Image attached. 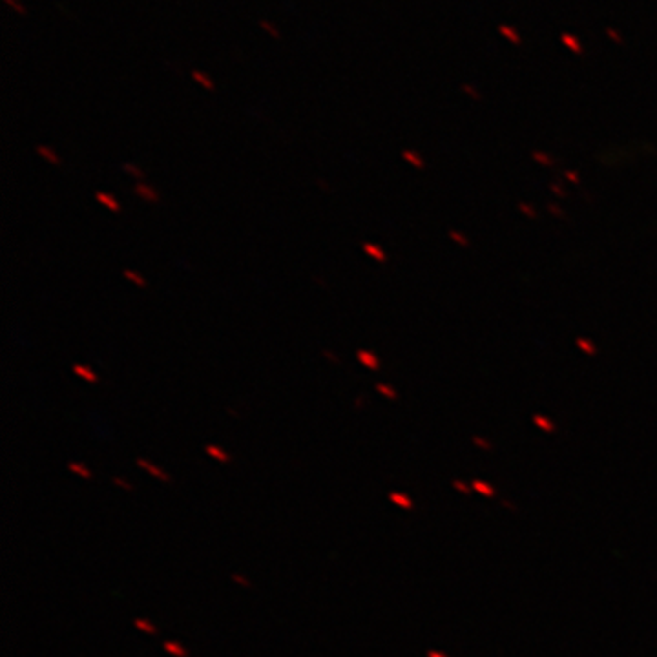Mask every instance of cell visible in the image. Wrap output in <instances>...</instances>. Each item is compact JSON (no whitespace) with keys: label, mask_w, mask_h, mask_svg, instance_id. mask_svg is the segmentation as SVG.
Masks as SVG:
<instances>
[{"label":"cell","mask_w":657,"mask_h":657,"mask_svg":"<svg viewBox=\"0 0 657 657\" xmlns=\"http://www.w3.org/2000/svg\"><path fill=\"white\" fill-rule=\"evenodd\" d=\"M259 27H261V29H265V33H269L272 39H279V37H281V35H279V31L276 29V26H274V24H271L269 20H259Z\"/></svg>","instance_id":"cell-15"},{"label":"cell","mask_w":657,"mask_h":657,"mask_svg":"<svg viewBox=\"0 0 657 657\" xmlns=\"http://www.w3.org/2000/svg\"><path fill=\"white\" fill-rule=\"evenodd\" d=\"M164 646V650L168 652V654H172V656H175V657H187V650L181 646L179 643H175V641H166V643L163 644Z\"/></svg>","instance_id":"cell-12"},{"label":"cell","mask_w":657,"mask_h":657,"mask_svg":"<svg viewBox=\"0 0 657 657\" xmlns=\"http://www.w3.org/2000/svg\"><path fill=\"white\" fill-rule=\"evenodd\" d=\"M205 451H206V455L208 457H212V458H216L218 462H228L230 460V457H228V453L223 449V447H219V445H214V444H208L205 447Z\"/></svg>","instance_id":"cell-6"},{"label":"cell","mask_w":657,"mask_h":657,"mask_svg":"<svg viewBox=\"0 0 657 657\" xmlns=\"http://www.w3.org/2000/svg\"><path fill=\"white\" fill-rule=\"evenodd\" d=\"M95 199L99 205H103L104 208H108V210H111V212H121V205H119V201H117L111 193L99 190V192H95Z\"/></svg>","instance_id":"cell-3"},{"label":"cell","mask_w":657,"mask_h":657,"mask_svg":"<svg viewBox=\"0 0 657 657\" xmlns=\"http://www.w3.org/2000/svg\"><path fill=\"white\" fill-rule=\"evenodd\" d=\"M358 360H360L361 363L365 365V367L378 369V360H376L373 353H369V351H363V349H360V351H358Z\"/></svg>","instance_id":"cell-9"},{"label":"cell","mask_w":657,"mask_h":657,"mask_svg":"<svg viewBox=\"0 0 657 657\" xmlns=\"http://www.w3.org/2000/svg\"><path fill=\"white\" fill-rule=\"evenodd\" d=\"M606 33H608V37H610V39H615L619 44H621V37L617 35V31H613L612 27H608V29H606Z\"/></svg>","instance_id":"cell-22"},{"label":"cell","mask_w":657,"mask_h":657,"mask_svg":"<svg viewBox=\"0 0 657 657\" xmlns=\"http://www.w3.org/2000/svg\"><path fill=\"white\" fill-rule=\"evenodd\" d=\"M498 31H500V35H504V37H506L508 40H511L513 44H520V37H519V33H517L515 27L506 26V24H500V26H498Z\"/></svg>","instance_id":"cell-10"},{"label":"cell","mask_w":657,"mask_h":657,"mask_svg":"<svg viewBox=\"0 0 657 657\" xmlns=\"http://www.w3.org/2000/svg\"><path fill=\"white\" fill-rule=\"evenodd\" d=\"M73 373L77 374V376H81L82 380H86V382H90V383H97V374H95V371L91 367H88V365H81V363H75L73 365Z\"/></svg>","instance_id":"cell-5"},{"label":"cell","mask_w":657,"mask_h":657,"mask_svg":"<svg viewBox=\"0 0 657 657\" xmlns=\"http://www.w3.org/2000/svg\"><path fill=\"white\" fill-rule=\"evenodd\" d=\"M134 625H136V628L137 630H141V631H146V633H157V628H155L152 623H150L148 619H141V617H137L136 621H134Z\"/></svg>","instance_id":"cell-14"},{"label":"cell","mask_w":657,"mask_h":657,"mask_svg":"<svg viewBox=\"0 0 657 657\" xmlns=\"http://www.w3.org/2000/svg\"><path fill=\"white\" fill-rule=\"evenodd\" d=\"M192 79L195 81L197 84H201L203 88H205L206 91H214L216 90V86H214V81L206 73H203V71H199V70H193L192 71Z\"/></svg>","instance_id":"cell-7"},{"label":"cell","mask_w":657,"mask_h":657,"mask_svg":"<svg viewBox=\"0 0 657 657\" xmlns=\"http://www.w3.org/2000/svg\"><path fill=\"white\" fill-rule=\"evenodd\" d=\"M123 276L128 279L130 283L137 285V287H146V279H144V277H142L139 272L132 271V269H126V271H123Z\"/></svg>","instance_id":"cell-11"},{"label":"cell","mask_w":657,"mask_h":657,"mask_svg":"<svg viewBox=\"0 0 657 657\" xmlns=\"http://www.w3.org/2000/svg\"><path fill=\"white\" fill-rule=\"evenodd\" d=\"M134 192H136V195H139L142 201H146V203H157V201H159V193L155 192L150 185H146V183H136Z\"/></svg>","instance_id":"cell-2"},{"label":"cell","mask_w":657,"mask_h":657,"mask_svg":"<svg viewBox=\"0 0 657 657\" xmlns=\"http://www.w3.org/2000/svg\"><path fill=\"white\" fill-rule=\"evenodd\" d=\"M4 2H6V6H9L11 9H13V11H17L19 15H26V7L22 6L19 0H4Z\"/></svg>","instance_id":"cell-19"},{"label":"cell","mask_w":657,"mask_h":657,"mask_svg":"<svg viewBox=\"0 0 657 657\" xmlns=\"http://www.w3.org/2000/svg\"><path fill=\"white\" fill-rule=\"evenodd\" d=\"M136 462H137V465H139L141 469H144L146 473H150L152 477L159 478L161 482H170V475H168V473H164L161 467H157L155 464H152L150 460H146V458H137Z\"/></svg>","instance_id":"cell-1"},{"label":"cell","mask_w":657,"mask_h":657,"mask_svg":"<svg viewBox=\"0 0 657 657\" xmlns=\"http://www.w3.org/2000/svg\"><path fill=\"white\" fill-rule=\"evenodd\" d=\"M391 500H393L394 504H398V506H402V508H411L412 504H411V500L407 498L406 495H400V493H391Z\"/></svg>","instance_id":"cell-17"},{"label":"cell","mask_w":657,"mask_h":657,"mask_svg":"<svg viewBox=\"0 0 657 657\" xmlns=\"http://www.w3.org/2000/svg\"><path fill=\"white\" fill-rule=\"evenodd\" d=\"M323 356H327V358H328V360H330V361H332V363H334V361H336V363H338V358H336V356L332 355V353H328V349H325V351H323Z\"/></svg>","instance_id":"cell-23"},{"label":"cell","mask_w":657,"mask_h":657,"mask_svg":"<svg viewBox=\"0 0 657 657\" xmlns=\"http://www.w3.org/2000/svg\"><path fill=\"white\" fill-rule=\"evenodd\" d=\"M68 469L71 471V473H75V475H79V477H82V478H91V471L86 467L84 464H81V462H70L68 464Z\"/></svg>","instance_id":"cell-13"},{"label":"cell","mask_w":657,"mask_h":657,"mask_svg":"<svg viewBox=\"0 0 657 657\" xmlns=\"http://www.w3.org/2000/svg\"><path fill=\"white\" fill-rule=\"evenodd\" d=\"M363 250L367 252V254H371V256H374V258H376V259H382V261L385 259V256H383V252H382L380 248H378V246H374V245H369V243H365V245H363Z\"/></svg>","instance_id":"cell-18"},{"label":"cell","mask_w":657,"mask_h":657,"mask_svg":"<svg viewBox=\"0 0 657 657\" xmlns=\"http://www.w3.org/2000/svg\"><path fill=\"white\" fill-rule=\"evenodd\" d=\"M123 170L126 172L128 175H134V177H137V179H142L144 177V174H142V170H139V168L136 166V164H132V163H124L123 164Z\"/></svg>","instance_id":"cell-16"},{"label":"cell","mask_w":657,"mask_h":657,"mask_svg":"<svg viewBox=\"0 0 657 657\" xmlns=\"http://www.w3.org/2000/svg\"><path fill=\"white\" fill-rule=\"evenodd\" d=\"M37 154H39L40 157L44 159V161H48L50 164H53V166H58V164L62 163V161H60V157H58V155L55 154V152H53L50 146H44V144H39V146H37Z\"/></svg>","instance_id":"cell-4"},{"label":"cell","mask_w":657,"mask_h":657,"mask_svg":"<svg viewBox=\"0 0 657 657\" xmlns=\"http://www.w3.org/2000/svg\"><path fill=\"white\" fill-rule=\"evenodd\" d=\"M111 482L115 484V486H119V488H123L124 491H134V486L132 484H128L124 478H121V477H113L111 478Z\"/></svg>","instance_id":"cell-20"},{"label":"cell","mask_w":657,"mask_h":657,"mask_svg":"<svg viewBox=\"0 0 657 657\" xmlns=\"http://www.w3.org/2000/svg\"><path fill=\"white\" fill-rule=\"evenodd\" d=\"M561 40L564 42V46H566V48H570V50H572V52H575V53L582 52V44H580V40L577 39L575 35H572V33H562Z\"/></svg>","instance_id":"cell-8"},{"label":"cell","mask_w":657,"mask_h":657,"mask_svg":"<svg viewBox=\"0 0 657 657\" xmlns=\"http://www.w3.org/2000/svg\"><path fill=\"white\" fill-rule=\"evenodd\" d=\"M230 579L234 580V582H238L239 586H243V588H250L252 584H250V580H246V579H243V577H239L238 574H232V577Z\"/></svg>","instance_id":"cell-21"}]
</instances>
